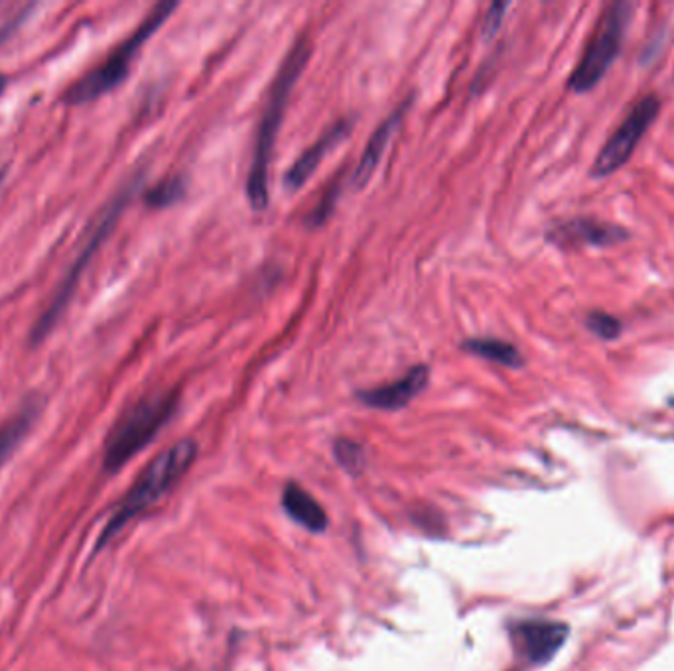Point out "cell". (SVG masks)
Returning <instances> with one entry per match:
<instances>
[{"mask_svg":"<svg viewBox=\"0 0 674 671\" xmlns=\"http://www.w3.org/2000/svg\"><path fill=\"white\" fill-rule=\"evenodd\" d=\"M338 195H340V185H332L328 193L323 195V200L314 207L312 213L308 215V219L306 223L310 225V227H320L326 223V219L332 215L333 205H335V200H338Z\"/></svg>","mask_w":674,"mask_h":671,"instance_id":"d6986e66","label":"cell"},{"mask_svg":"<svg viewBox=\"0 0 674 671\" xmlns=\"http://www.w3.org/2000/svg\"><path fill=\"white\" fill-rule=\"evenodd\" d=\"M509 11V4L507 2H495L489 7V11L485 14L484 26H482V34L484 38H494L497 31L501 28V24L505 21V14Z\"/></svg>","mask_w":674,"mask_h":671,"instance_id":"ffe728a7","label":"cell"},{"mask_svg":"<svg viewBox=\"0 0 674 671\" xmlns=\"http://www.w3.org/2000/svg\"><path fill=\"white\" fill-rule=\"evenodd\" d=\"M7 83H9L7 75H2V73H0V95H2V91L7 89Z\"/></svg>","mask_w":674,"mask_h":671,"instance_id":"44dd1931","label":"cell"},{"mask_svg":"<svg viewBox=\"0 0 674 671\" xmlns=\"http://www.w3.org/2000/svg\"><path fill=\"white\" fill-rule=\"evenodd\" d=\"M586 325H588V329L598 335L600 339H605V342L617 339L622 335V331H624L622 321L617 320L615 315L604 313V311H592L588 315V320H586Z\"/></svg>","mask_w":674,"mask_h":671,"instance_id":"ac0fdd59","label":"cell"},{"mask_svg":"<svg viewBox=\"0 0 674 671\" xmlns=\"http://www.w3.org/2000/svg\"><path fill=\"white\" fill-rule=\"evenodd\" d=\"M428 381H430L428 364H416L404 374L403 379L381 384L377 388L357 392V398L375 410H401L428 386Z\"/></svg>","mask_w":674,"mask_h":671,"instance_id":"9c48e42d","label":"cell"},{"mask_svg":"<svg viewBox=\"0 0 674 671\" xmlns=\"http://www.w3.org/2000/svg\"><path fill=\"white\" fill-rule=\"evenodd\" d=\"M176 9H178V2H161L158 7H154L141 26L132 32L121 46H117L107 60H103L97 68L85 73L63 93V103L71 107L87 105L91 100L102 99L103 95L117 89L122 81L127 80L132 61L139 56L142 46L151 40L154 32L170 19L172 12Z\"/></svg>","mask_w":674,"mask_h":671,"instance_id":"5b68a950","label":"cell"},{"mask_svg":"<svg viewBox=\"0 0 674 671\" xmlns=\"http://www.w3.org/2000/svg\"><path fill=\"white\" fill-rule=\"evenodd\" d=\"M333 453H335V459L342 465L343 469L352 472V475H357L365 467V452H363L362 445L355 443V441H335Z\"/></svg>","mask_w":674,"mask_h":671,"instance_id":"e0dca14e","label":"cell"},{"mask_svg":"<svg viewBox=\"0 0 674 671\" xmlns=\"http://www.w3.org/2000/svg\"><path fill=\"white\" fill-rule=\"evenodd\" d=\"M310 41L300 38L288 51L282 61L281 70L272 81L271 95L267 107L262 110L259 132L252 151L251 168L247 176V197L251 201L252 209L262 211L269 205V166H271L272 148L281 131L282 119L286 112V105L291 99L294 85L310 60Z\"/></svg>","mask_w":674,"mask_h":671,"instance_id":"6da1fadb","label":"cell"},{"mask_svg":"<svg viewBox=\"0 0 674 671\" xmlns=\"http://www.w3.org/2000/svg\"><path fill=\"white\" fill-rule=\"evenodd\" d=\"M409 105H411V99L403 103L399 109H394L393 112L377 127V131L373 132L371 139H369L367 146H365V151H363L362 158H359L357 166H355V170H353L352 183L357 190H362L363 185L369 183V180H371L373 173L377 170V166L381 164L385 152L391 146L394 134L399 132L401 124H403L404 115H406Z\"/></svg>","mask_w":674,"mask_h":671,"instance_id":"7c38bea8","label":"cell"},{"mask_svg":"<svg viewBox=\"0 0 674 671\" xmlns=\"http://www.w3.org/2000/svg\"><path fill=\"white\" fill-rule=\"evenodd\" d=\"M139 181H141V178H134L125 188L117 191L113 195V200L99 211V215L91 223L90 231H87L85 239L81 242V249L78 252V256H75V261L71 262L66 276L61 278L58 290L51 296L48 308L42 311L40 317L32 327L31 343L34 347L40 345L50 335L51 329L61 320L63 311L68 310L71 298H73V293H75L78 286H80L83 272L87 271V266H90L91 259L95 256V252L102 249L103 242L109 239L113 229L117 227V223L121 219L122 211L127 209V205L131 203L134 191L139 190Z\"/></svg>","mask_w":674,"mask_h":671,"instance_id":"277c9868","label":"cell"},{"mask_svg":"<svg viewBox=\"0 0 674 671\" xmlns=\"http://www.w3.org/2000/svg\"><path fill=\"white\" fill-rule=\"evenodd\" d=\"M673 406H674V400H673Z\"/></svg>","mask_w":674,"mask_h":671,"instance_id":"7402d4cb","label":"cell"},{"mask_svg":"<svg viewBox=\"0 0 674 671\" xmlns=\"http://www.w3.org/2000/svg\"><path fill=\"white\" fill-rule=\"evenodd\" d=\"M282 508L308 531H323L328 526V514L322 504L314 499L312 494L304 491L300 484L288 482L282 491Z\"/></svg>","mask_w":674,"mask_h":671,"instance_id":"4fadbf2b","label":"cell"},{"mask_svg":"<svg viewBox=\"0 0 674 671\" xmlns=\"http://www.w3.org/2000/svg\"><path fill=\"white\" fill-rule=\"evenodd\" d=\"M548 241L558 247H612L627 239V232L604 220L572 219L553 227Z\"/></svg>","mask_w":674,"mask_h":671,"instance_id":"30bf717a","label":"cell"},{"mask_svg":"<svg viewBox=\"0 0 674 671\" xmlns=\"http://www.w3.org/2000/svg\"><path fill=\"white\" fill-rule=\"evenodd\" d=\"M42 402L31 398L26 404L14 411L9 420L0 423V467L11 459L12 453L19 450L24 438L32 430L34 421L40 416Z\"/></svg>","mask_w":674,"mask_h":671,"instance_id":"5bb4252c","label":"cell"},{"mask_svg":"<svg viewBox=\"0 0 674 671\" xmlns=\"http://www.w3.org/2000/svg\"><path fill=\"white\" fill-rule=\"evenodd\" d=\"M631 4L615 2L605 9L600 22L595 24L592 38L586 44L584 53L570 75L568 87L576 93L594 89L607 70L612 68L617 53L622 50L625 28L631 19Z\"/></svg>","mask_w":674,"mask_h":671,"instance_id":"8992f818","label":"cell"},{"mask_svg":"<svg viewBox=\"0 0 674 671\" xmlns=\"http://www.w3.org/2000/svg\"><path fill=\"white\" fill-rule=\"evenodd\" d=\"M659 112H661V100L654 95H645L637 100L627 112L624 122L617 127V131L610 136V141L605 142L604 148L598 154L592 166V176L605 178L627 164L637 144L643 139L645 132L649 131V127L659 117Z\"/></svg>","mask_w":674,"mask_h":671,"instance_id":"52a82bcc","label":"cell"},{"mask_svg":"<svg viewBox=\"0 0 674 671\" xmlns=\"http://www.w3.org/2000/svg\"><path fill=\"white\" fill-rule=\"evenodd\" d=\"M352 121L343 119V121L335 122L333 127L323 132L322 136L314 142L312 146H308L306 152L300 154V158L294 161L288 171L284 173V180H282L284 190H300L304 183L312 178L314 171L318 170L323 158L352 134Z\"/></svg>","mask_w":674,"mask_h":671,"instance_id":"8fae6325","label":"cell"},{"mask_svg":"<svg viewBox=\"0 0 674 671\" xmlns=\"http://www.w3.org/2000/svg\"><path fill=\"white\" fill-rule=\"evenodd\" d=\"M462 349L473 357H480V359L509 367V369H519L524 362L523 355L515 345L494 339V337H473L462 343Z\"/></svg>","mask_w":674,"mask_h":671,"instance_id":"9a60e30c","label":"cell"},{"mask_svg":"<svg viewBox=\"0 0 674 671\" xmlns=\"http://www.w3.org/2000/svg\"><path fill=\"white\" fill-rule=\"evenodd\" d=\"M178 391L152 392L134 402L113 423L105 440L103 469L117 472L151 443L178 410Z\"/></svg>","mask_w":674,"mask_h":671,"instance_id":"3957f363","label":"cell"},{"mask_svg":"<svg viewBox=\"0 0 674 671\" xmlns=\"http://www.w3.org/2000/svg\"><path fill=\"white\" fill-rule=\"evenodd\" d=\"M196 455H198V443L193 440L178 441L168 450H164L161 455H156L113 512L111 520L107 522L99 538V548L107 546L117 534L125 530L129 522L139 518L142 512L149 511L161 501L162 496L188 472Z\"/></svg>","mask_w":674,"mask_h":671,"instance_id":"7a4b0ae2","label":"cell"},{"mask_svg":"<svg viewBox=\"0 0 674 671\" xmlns=\"http://www.w3.org/2000/svg\"><path fill=\"white\" fill-rule=\"evenodd\" d=\"M184 193H186V180L181 176H172L146 191L144 203L152 209H164V207H172L174 203H178L184 197Z\"/></svg>","mask_w":674,"mask_h":671,"instance_id":"2e32d148","label":"cell"},{"mask_svg":"<svg viewBox=\"0 0 674 671\" xmlns=\"http://www.w3.org/2000/svg\"><path fill=\"white\" fill-rule=\"evenodd\" d=\"M568 628L560 622L531 619L515 622L511 626L515 648L531 663H546L551 660L563 648Z\"/></svg>","mask_w":674,"mask_h":671,"instance_id":"ba28073f","label":"cell"}]
</instances>
